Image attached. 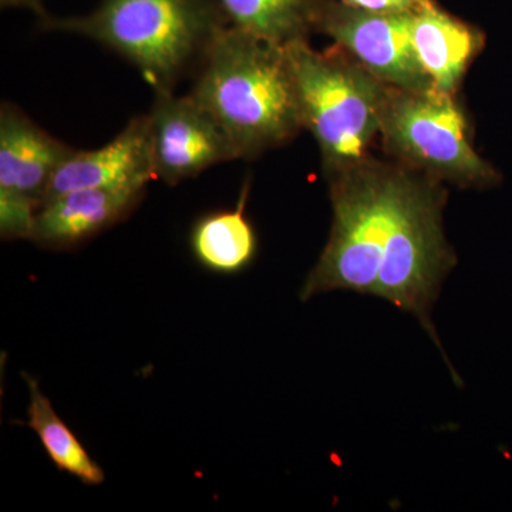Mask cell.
Instances as JSON below:
<instances>
[{"mask_svg":"<svg viewBox=\"0 0 512 512\" xmlns=\"http://www.w3.org/2000/svg\"><path fill=\"white\" fill-rule=\"evenodd\" d=\"M406 173L403 165L369 157L328 175L332 232L302 286V301L332 291L376 295L384 247Z\"/></svg>","mask_w":512,"mask_h":512,"instance_id":"obj_3","label":"cell"},{"mask_svg":"<svg viewBox=\"0 0 512 512\" xmlns=\"http://www.w3.org/2000/svg\"><path fill=\"white\" fill-rule=\"evenodd\" d=\"M42 26L109 47L134 64L158 93L173 92L228 23L215 0H101L87 15H43Z\"/></svg>","mask_w":512,"mask_h":512,"instance_id":"obj_2","label":"cell"},{"mask_svg":"<svg viewBox=\"0 0 512 512\" xmlns=\"http://www.w3.org/2000/svg\"><path fill=\"white\" fill-rule=\"evenodd\" d=\"M248 187L235 210L201 218L191 234V248L201 265L220 274H237L254 261L258 239L245 217Z\"/></svg>","mask_w":512,"mask_h":512,"instance_id":"obj_14","label":"cell"},{"mask_svg":"<svg viewBox=\"0 0 512 512\" xmlns=\"http://www.w3.org/2000/svg\"><path fill=\"white\" fill-rule=\"evenodd\" d=\"M224 128L239 158H255L303 128L285 46L225 26L208 46L190 93Z\"/></svg>","mask_w":512,"mask_h":512,"instance_id":"obj_1","label":"cell"},{"mask_svg":"<svg viewBox=\"0 0 512 512\" xmlns=\"http://www.w3.org/2000/svg\"><path fill=\"white\" fill-rule=\"evenodd\" d=\"M147 184L141 180L59 195L40 208L32 241L49 248L80 244L126 217L140 201Z\"/></svg>","mask_w":512,"mask_h":512,"instance_id":"obj_10","label":"cell"},{"mask_svg":"<svg viewBox=\"0 0 512 512\" xmlns=\"http://www.w3.org/2000/svg\"><path fill=\"white\" fill-rule=\"evenodd\" d=\"M72 148L36 126L16 107L0 111V234L32 239L53 174Z\"/></svg>","mask_w":512,"mask_h":512,"instance_id":"obj_7","label":"cell"},{"mask_svg":"<svg viewBox=\"0 0 512 512\" xmlns=\"http://www.w3.org/2000/svg\"><path fill=\"white\" fill-rule=\"evenodd\" d=\"M23 376L28 382L30 393L28 424L39 437L47 456L60 471L79 478L83 484H103V468L90 457L76 434L60 419L36 380L32 376Z\"/></svg>","mask_w":512,"mask_h":512,"instance_id":"obj_15","label":"cell"},{"mask_svg":"<svg viewBox=\"0 0 512 512\" xmlns=\"http://www.w3.org/2000/svg\"><path fill=\"white\" fill-rule=\"evenodd\" d=\"M43 0H0L2 8H26L35 10L39 15H46L42 8Z\"/></svg>","mask_w":512,"mask_h":512,"instance_id":"obj_17","label":"cell"},{"mask_svg":"<svg viewBox=\"0 0 512 512\" xmlns=\"http://www.w3.org/2000/svg\"><path fill=\"white\" fill-rule=\"evenodd\" d=\"M352 8L377 13H412L429 0H339Z\"/></svg>","mask_w":512,"mask_h":512,"instance_id":"obj_16","label":"cell"},{"mask_svg":"<svg viewBox=\"0 0 512 512\" xmlns=\"http://www.w3.org/2000/svg\"><path fill=\"white\" fill-rule=\"evenodd\" d=\"M147 117L151 168L164 183L175 185L239 158L224 128L191 94L156 93Z\"/></svg>","mask_w":512,"mask_h":512,"instance_id":"obj_9","label":"cell"},{"mask_svg":"<svg viewBox=\"0 0 512 512\" xmlns=\"http://www.w3.org/2000/svg\"><path fill=\"white\" fill-rule=\"evenodd\" d=\"M285 47L303 128L318 143L326 175L369 158L390 86L338 46L319 52L299 40Z\"/></svg>","mask_w":512,"mask_h":512,"instance_id":"obj_4","label":"cell"},{"mask_svg":"<svg viewBox=\"0 0 512 512\" xmlns=\"http://www.w3.org/2000/svg\"><path fill=\"white\" fill-rule=\"evenodd\" d=\"M444 202L440 181L407 168L376 286V296L416 316L436 342L431 306L456 262L444 237Z\"/></svg>","mask_w":512,"mask_h":512,"instance_id":"obj_5","label":"cell"},{"mask_svg":"<svg viewBox=\"0 0 512 512\" xmlns=\"http://www.w3.org/2000/svg\"><path fill=\"white\" fill-rule=\"evenodd\" d=\"M325 0H215L228 26L276 46L308 40Z\"/></svg>","mask_w":512,"mask_h":512,"instance_id":"obj_13","label":"cell"},{"mask_svg":"<svg viewBox=\"0 0 512 512\" xmlns=\"http://www.w3.org/2000/svg\"><path fill=\"white\" fill-rule=\"evenodd\" d=\"M148 117H137L106 146L93 151L73 150L57 167L46 200L80 188L111 187L153 180Z\"/></svg>","mask_w":512,"mask_h":512,"instance_id":"obj_11","label":"cell"},{"mask_svg":"<svg viewBox=\"0 0 512 512\" xmlns=\"http://www.w3.org/2000/svg\"><path fill=\"white\" fill-rule=\"evenodd\" d=\"M466 114L454 94L390 87L380 134L400 165L458 187H487L497 173L478 156Z\"/></svg>","mask_w":512,"mask_h":512,"instance_id":"obj_6","label":"cell"},{"mask_svg":"<svg viewBox=\"0 0 512 512\" xmlns=\"http://www.w3.org/2000/svg\"><path fill=\"white\" fill-rule=\"evenodd\" d=\"M412 13L369 12L325 0L316 32L329 36L387 86L426 92L433 84L414 53Z\"/></svg>","mask_w":512,"mask_h":512,"instance_id":"obj_8","label":"cell"},{"mask_svg":"<svg viewBox=\"0 0 512 512\" xmlns=\"http://www.w3.org/2000/svg\"><path fill=\"white\" fill-rule=\"evenodd\" d=\"M412 42L433 89L456 94L485 40L480 30L429 0L412 13Z\"/></svg>","mask_w":512,"mask_h":512,"instance_id":"obj_12","label":"cell"}]
</instances>
